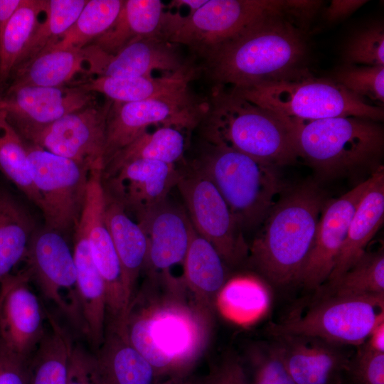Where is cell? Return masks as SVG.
<instances>
[{"instance_id":"cell-16","label":"cell","mask_w":384,"mask_h":384,"mask_svg":"<svg viewBox=\"0 0 384 384\" xmlns=\"http://www.w3.org/2000/svg\"><path fill=\"white\" fill-rule=\"evenodd\" d=\"M26 268L11 273L0 284V338L14 353L26 358L45 333L46 309L30 286Z\"/></svg>"},{"instance_id":"cell-5","label":"cell","mask_w":384,"mask_h":384,"mask_svg":"<svg viewBox=\"0 0 384 384\" xmlns=\"http://www.w3.org/2000/svg\"><path fill=\"white\" fill-rule=\"evenodd\" d=\"M293 123L299 157L323 177L381 165L384 134L380 122L338 117Z\"/></svg>"},{"instance_id":"cell-17","label":"cell","mask_w":384,"mask_h":384,"mask_svg":"<svg viewBox=\"0 0 384 384\" xmlns=\"http://www.w3.org/2000/svg\"><path fill=\"white\" fill-rule=\"evenodd\" d=\"M97 103L95 94L77 85L9 87L0 98V110L21 133L49 124Z\"/></svg>"},{"instance_id":"cell-35","label":"cell","mask_w":384,"mask_h":384,"mask_svg":"<svg viewBox=\"0 0 384 384\" xmlns=\"http://www.w3.org/2000/svg\"><path fill=\"white\" fill-rule=\"evenodd\" d=\"M322 296L384 295V253L379 249L365 252L359 260L337 279L316 290Z\"/></svg>"},{"instance_id":"cell-11","label":"cell","mask_w":384,"mask_h":384,"mask_svg":"<svg viewBox=\"0 0 384 384\" xmlns=\"http://www.w3.org/2000/svg\"><path fill=\"white\" fill-rule=\"evenodd\" d=\"M176 186L194 230L213 245L226 265H238L247 258L249 246L243 231L210 178L184 164Z\"/></svg>"},{"instance_id":"cell-52","label":"cell","mask_w":384,"mask_h":384,"mask_svg":"<svg viewBox=\"0 0 384 384\" xmlns=\"http://www.w3.org/2000/svg\"><path fill=\"white\" fill-rule=\"evenodd\" d=\"M1 28V25H0V28Z\"/></svg>"},{"instance_id":"cell-44","label":"cell","mask_w":384,"mask_h":384,"mask_svg":"<svg viewBox=\"0 0 384 384\" xmlns=\"http://www.w3.org/2000/svg\"><path fill=\"white\" fill-rule=\"evenodd\" d=\"M31 358L11 351L0 338V384H28Z\"/></svg>"},{"instance_id":"cell-33","label":"cell","mask_w":384,"mask_h":384,"mask_svg":"<svg viewBox=\"0 0 384 384\" xmlns=\"http://www.w3.org/2000/svg\"><path fill=\"white\" fill-rule=\"evenodd\" d=\"M46 4V0H23L0 28V82L6 81L19 65Z\"/></svg>"},{"instance_id":"cell-39","label":"cell","mask_w":384,"mask_h":384,"mask_svg":"<svg viewBox=\"0 0 384 384\" xmlns=\"http://www.w3.org/2000/svg\"><path fill=\"white\" fill-rule=\"evenodd\" d=\"M263 290L251 277L228 280L218 294L215 308L225 317L247 323L260 314L264 305Z\"/></svg>"},{"instance_id":"cell-23","label":"cell","mask_w":384,"mask_h":384,"mask_svg":"<svg viewBox=\"0 0 384 384\" xmlns=\"http://www.w3.org/2000/svg\"><path fill=\"white\" fill-rule=\"evenodd\" d=\"M96 384H157L162 378L129 341L123 326L108 322L102 343L90 354Z\"/></svg>"},{"instance_id":"cell-14","label":"cell","mask_w":384,"mask_h":384,"mask_svg":"<svg viewBox=\"0 0 384 384\" xmlns=\"http://www.w3.org/2000/svg\"><path fill=\"white\" fill-rule=\"evenodd\" d=\"M112 102L95 103L20 135L29 143L70 159L90 172L103 171L106 125Z\"/></svg>"},{"instance_id":"cell-38","label":"cell","mask_w":384,"mask_h":384,"mask_svg":"<svg viewBox=\"0 0 384 384\" xmlns=\"http://www.w3.org/2000/svg\"><path fill=\"white\" fill-rule=\"evenodd\" d=\"M123 2L124 0H87L73 24L49 49H82L88 46L112 25Z\"/></svg>"},{"instance_id":"cell-4","label":"cell","mask_w":384,"mask_h":384,"mask_svg":"<svg viewBox=\"0 0 384 384\" xmlns=\"http://www.w3.org/2000/svg\"><path fill=\"white\" fill-rule=\"evenodd\" d=\"M200 124L205 142L274 166L291 164L299 157L294 123L226 88H213Z\"/></svg>"},{"instance_id":"cell-10","label":"cell","mask_w":384,"mask_h":384,"mask_svg":"<svg viewBox=\"0 0 384 384\" xmlns=\"http://www.w3.org/2000/svg\"><path fill=\"white\" fill-rule=\"evenodd\" d=\"M26 146L45 226L65 236L74 231L80 220L91 172L35 144L28 143Z\"/></svg>"},{"instance_id":"cell-40","label":"cell","mask_w":384,"mask_h":384,"mask_svg":"<svg viewBox=\"0 0 384 384\" xmlns=\"http://www.w3.org/2000/svg\"><path fill=\"white\" fill-rule=\"evenodd\" d=\"M331 79L356 97L383 107L384 65L345 64L336 69Z\"/></svg>"},{"instance_id":"cell-9","label":"cell","mask_w":384,"mask_h":384,"mask_svg":"<svg viewBox=\"0 0 384 384\" xmlns=\"http://www.w3.org/2000/svg\"><path fill=\"white\" fill-rule=\"evenodd\" d=\"M291 7L292 0H206L186 16L165 12L160 34L205 58L262 18Z\"/></svg>"},{"instance_id":"cell-15","label":"cell","mask_w":384,"mask_h":384,"mask_svg":"<svg viewBox=\"0 0 384 384\" xmlns=\"http://www.w3.org/2000/svg\"><path fill=\"white\" fill-rule=\"evenodd\" d=\"M102 172H91L79 223L84 227L93 262L103 280L109 321L122 324L129 308L120 262L105 220Z\"/></svg>"},{"instance_id":"cell-37","label":"cell","mask_w":384,"mask_h":384,"mask_svg":"<svg viewBox=\"0 0 384 384\" xmlns=\"http://www.w3.org/2000/svg\"><path fill=\"white\" fill-rule=\"evenodd\" d=\"M87 1L46 0L44 14L17 68L54 46L75 21Z\"/></svg>"},{"instance_id":"cell-43","label":"cell","mask_w":384,"mask_h":384,"mask_svg":"<svg viewBox=\"0 0 384 384\" xmlns=\"http://www.w3.org/2000/svg\"><path fill=\"white\" fill-rule=\"evenodd\" d=\"M348 363L346 378L351 384H384V353L363 344L357 347Z\"/></svg>"},{"instance_id":"cell-41","label":"cell","mask_w":384,"mask_h":384,"mask_svg":"<svg viewBox=\"0 0 384 384\" xmlns=\"http://www.w3.org/2000/svg\"><path fill=\"white\" fill-rule=\"evenodd\" d=\"M247 359L251 374H246L247 384H295L274 339L252 346Z\"/></svg>"},{"instance_id":"cell-12","label":"cell","mask_w":384,"mask_h":384,"mask_svg":"<svg viewBox=\"0 0 384 384\" xmlns=\"http://www.w3.org/2000/svg\"><path fill=\"white\" fill-rule=\"evenodd\" d=\"M23 261L43 297L84 335L73 252L65 235L46 226L35 229Z\"/></svg>"},{"instance_id":"cell-3","label":"cell","mask_w":384,"mask_h":384,"mask_svg":"<svg viewBox=\"0 0 384 384\" xmlns=\"http://www.w3.org/2000/svg\"><path fill=\"white\" fill-rule=\"evenodd\" d=\"M327 201L314 182L304 183L277 199L249 246L252 267L276 286L298 283Z\"/></svg>"},{"instance_id":"cell-19","label":"cell","mask_w":384,"mask_h":384,"mask_svg":"<svg viewBox=\"0 0 384 384\" xmlns=\"http://www.w3.org/2000/svg\"><path fill=\"white\" fill-rule=\"evenodd\" d=\"M148 240L144 269L148 278L161 282L181 279L171 269L183 265L193 225L186 211L167 199L137 217Z\"/></svg>"},{"instance_id":"cell-46","label":"cell","mask_w":384,"mask_h":384,"mask_svg":"<svg viewBox=\"0 0 384 384\" xmlns=\"http://www.w3.org/2000/svg\"><path fill=\"white\" fill-rule=\"evenodd\" d=\"M68 384H96L90 363V353L75 346L69 364Z\"/></svg>"},{"instance_id":"cell-7","label":"cell","mask_w":384,"mask_h":384,"mask_svg":"<svg viewBox=\"0 0 384 384\" xmlns=\"http://www.w3.org/2000/svg\"><path fill=\"white\" fill-rule=\"evenodd\" d=\"M292 122L358 117L381 122L383 107L353 95L331 78L303 77L228 89Z\"/></svg>"},{"instance_id":"cell-45","label":"cell","mask_w":384,"mask_h":384,"mask_svg":"<svg viewBox=\"0 0 384 384\" xmlns=\"http://www.w3.org/2000/svg\"><path fill=\"white\" fill-rule=\"evenodd\" d=\"M203 384H247L246 370L238 358H225L215 367Z\"/></svg>"},{"instance_id":"cell-28","label":"cell","mask_w":384,"mask_h":384,"mask_svg":"<svg viewBox=\"0 0 384 384\" xmlns=\"http://www.w3.org/2000/svg\"><path fill=\"white\" fill-rule=\"evenodd\" d=\"M183 278L195 299L214 312L216 297L228 281L227 265L213 245L193 227L183 262Z\"/></svg>"},{"instance_id":"cell-48","label":"cell","mask_w":384,"mask_h":384,"mask_svg":"<svg viewBox=\"0 0 384 384\" xmlns=\"http://www.w3.org/2000/svg\"><path fill=\"white\" fill-rule=\"evenodd\" d=\"M363 344L372 351L384 353V321L374 328Z\"/></svg>"},{"instance_id":"cell-25","label":"cell","mask_w":384,"mask_h":384,"mask_svg":"<svg viewBox=\"0 0 384 384\" xmlns=\"http://www.w3.org/2000/svg\"><path fill=\"white\" fill-rule=\"evenodd\" d=\"M73 257L84 322V335L95 350L104 340L107 324L105 284L92 257L85 230L78 222L74 230Z\"/></svg>"},{"instance_id":"cell-18","label":"cell","mask_w":384,"mask_h":384,"mask_svg":"<svg viewBox=\"0 0 384 384\" xmlns=\"http://www.w3.org/2000/svg\"><path fill=\"white\" fill-rule=\"evenodd\" d=\"M370 177L336 199L327 201L298 283L319 289L328 280L346 239L348 228Z\"/></svg>"},{"instance_id":"cell-50","label":"cell","mask_w":384,"mask_h":384,"mask_svg":"<svg viewBox=\"0 0 384 384\" xmlns=\"http://www.w3.org/2000/svg\"><path fill=\"white\" fill-rule=\"evenodd\" d=\"M157 384H203V382L194 379L189 375H184L166 378Z\"/></svg>"},{"instance_id":"cell-8","label":"cell","mask_w":384,"mask_h":384,"mask_svg":"<svg viewBox=\"0 0 384 384\" xmlns=\"http://www.w3.org/2000/svg\"><path fill=\"white\" fill-rule=\"evenodd\" d=\"M384 321V295L322 296L305 309L271 324L269 333L309 336L330 343L358 347Z\"/></svg>"},{"instance_id":"cell-6","label":"cell","mask_w":384,"mask_h":384,"mask_svg":"<svg viewBox=\"0 0 384 384\" xmlns=\"http://www.w3.org/2000/svg\"><path fill=\"white\" fill-rule=\"evenodd\" d=\"M190 164L210 178L242 231L262 223L283 189L278 167L223 145L206 142Z\"/></svg>"},{"instance_id":"cell-47","label":"cell","mask_w":384,"mask_h":384,"mask_svg":"<svg viewBox=\"0 0 384 384\" xmlns=\"http://www.w3.org/2000/svg\"><path fill=\"white\" fill-rule=\"evenodd\" d=\"M367 2L364 0H333L326 9L325 18L329 23L342 20Z\"/></svg>"},{"instance_id":"cell-34","label":"cell","mask_w":384,"mask_h":384,"mask_svg":"<svg viewBox=\"0 0 384 384\" xmlns=\"http://www.w3.org/2000/svg\"><path fill=\"white\" fill-rule=\"evenodd\" d=\"M183 131L175 127H160L154 132H146L112 156L104 168L102 177L136 159L176 164L183 159L186 149Z\"/></svg>"},{"instance_id":"cell-24","label":"cell","mask_w":384,"mask_h":384,"mask_svg":"<svg viewBox=\"0 0 384 384\" xmlns=\"http://www.w3.org/2000/svg\"><path fill=\"white\" fill-rule=\"evenodd\" d=\"M197 70L186 65L162 77L106 78L90 77L75 85L104 95L113 102H132L149 99H181L193 96L189 84Z\"/></svg>"},{"instance_id":"cell-22","label":"cell","mask_w":384,"mask_h":384,"mask_svg":"<svg viewBox=\"0 0 384 384\" xmlns=\"http://www.w3.org/2000/svg\"><path fill=\"white\" fill-rule=\"evenodd\" d=\"M295 384H343L353 353L348 347L301 335L273 337Z\"/></svg>"},{"instance_id":"cell-2","label":"cell","mask_w":384,"mask_h":384,"mask_svg":"<svg viewBox=\"0 0 384 384\" xmlns=\"http://www.w3.org/2000/svg\"><path fill=\"white\" fill-rule=\"evenodd\" d=\"M293 6L267 15L205 57L214 87L241 89L309 75L306 25Z\"/></svg>"},{"instance_id":"cell-26","label":"cell","mask_w":384,"mask_h":384,"mask_svg":"<svg viewBox=\"0 0 384 384\" xmlns=\"http://www.w3.org/2000/svg\"><path fill=\"white\" fill-rule=\"evenodd\" d=\"M383 220L384 168L381 164L370 176L369 186L351 218L346 239L327 282L341 276L359 260Z\"/></svg>"},{"instance_id":"cell-49","label":"cell","mask_w":384,"mask_h":384,"mask_svg":"<svg viewBox=\"0 0 384 384\" xmlns=\"http://www.w3.org/2000/svg\"><path fill=\"white\" fill-rule=\"evenodd\" d=\"M22 2L23 0H0V25L1 27Z\"/></svg>"},{"instance_id":"cell-42","label":"cell","mask_w":384,"mask_h":384,"mask_svg":"<svg viewBox=\"0 0 384 384\" xmlns=\"http://www.w3.org/2000/svg\"><path fill=\"white\" fill-rule=\"evenodd\" d=\"M346 65H384V27L374 22L356 31L343 50Z\"/></svg>"},{"instance_id":"cell-29","label":"cell","mask_w":384,"mask_h":384,"mask_svg":"<svg viewBox=\"0 0 384 384\" xmlns=\"http://www.w3.org/2000/svg\"><path fill=\"white\" fill-rule=\"evenodd\" d=\"M164 7L160 0H124L112 25L89 45L113 54L135 40L161 36Z\"/></svg>"},{"instance_id":"cell-32","label":"cell","mask_w":384,"mask_h":384,"mask_svg":"<svg viewBox=\"0 0 384 384\" xmlns=\"http://www.w3.org/2000/svg\"><path fill=\"white\" fill-rule=\"evenodd\" d=\"M34 230L31 216L8 193L0 190V284L23 261Z\"/></svg>"},{"instance_id":"cell-20","label":"cell","mask_w":384,"mask_h":384,"mask_svg":"<svg viewBox=\"0 0 384 384\" xmlns=\"http://www.w3.org/2000/svg\"><path fill=\"white\" fill-rule=\"evenodd\" d=\"M82 49L88 65V76L92 77H151L156 70L171 73L186 65L174 44L161 36L135 40L113 54L92 45Z\"/></svg>"},{"instance_id":"cell-27","label":"cell","mask_w":384,"mask_h":384,"mask_svg":"<svg viewBox=\"0 0 384 384\" xmlns=\"http://www.w3.org/2000/svg\"><path fill=\"white\" fill-rule=\"evenodd\" d=\"M105 220L120 262L129 306L135 295L138 278L146 261L148 240L138 222L129 217L119 201L105 190Z\"/></svg>"},{"instance_id":"cell-31","label":"cell","mask_w":384,"mask_h":384,"mask_svg":"<svg viewBox=\"0 0 384 384\" xmlns=\"http://www.w3.org/2000/svg\"><path fill=\"white\" fill-rule=\"evenodd\" d=\"M48 329L31 358L28 384H68L74 348L68 331L46 309Z\"/></svg>"},{"instance_id":"cell-51","label":"cell","mask_w":384,"mask_h":384,"mask_svg":"<svg viewBox=\"0 0 384 384\" xmlns=\"http://www.w3.org/2000/svg\"><path fill=\"white\" fill-rule=\"evenodd\" d=\"M206 0H177L171 1L172 6H186L191 12L195 11L206 3Z\"/></svg>"},{"instance_id":"cell-21","label":"cell","mask_w":384,"mask_h":384,"mask_svg":"<svg viewBox=\"0 0 384 384\" xmlns=\"http://www.w3.org/2000/svg\"><path fill=\"white\" fill-rule=\"evenodd\" d=\"M178 177L179 168L176 164L136 159L122 164L102 178H106L109 182L108 190H105L127 213L132 212L138 217L167 199Z\"/></svg>"},{"instance_id":"cell-36","label":"cell","mask_w":384,"mask_h":384,"mask_svg":"<svg viewBox=\"0 0 384 384\" xmlns=\"http://www.w3.org/2000/svg\"><path fill=\"white\" fill-rule=\"evenodd\" d=\"M0 170L39 209L41 199L33 182L26 143L0 110Z\"/></svg>"},{"instance_id":"cell-13","label":"cell","mask_w":384,"mask_h":384,"mask_svg":"<svg viewBox=\"0 0 384 384\" xmlns=\"http://www.w3.org/2000/svg\"><path fill=\"white\" fill-rule=\"evenodd\" d=\"M208 103L193 96L181 99H149L113 102L106 125L104 168L119 151L148 131L150 126L191 130L201 122Z\"/></svg>"},{"instance_id":"cell-30","label":"cell","mask_w":384,"mask_h":384,"mask_svg":"<svg viewBox=\"0 0 384 384\" xmlns=\"http://www.w3.org/2000/svg\"><path fill=\"white\" fill-rule=\"evenodd\" d=\"M10 87L68 86L77 77L88 76L83 49L51 48L17 68Z\"/></svg>"},{"instance_id":"cell-1","label":"cell","mask_w":384,"mask_h":384,"mask_svg":"<svg viewBox=\"0 0 384 384\" xmlns=\"http://www.w3.org/2000/svg\"><path fill=\"white\" fill-rule=\"evenodd\" d=\"M146 284L127 311L126 336L162 379L188 375L208 343L213 312L185 286Z\"/></svg>"}]
</instances>
